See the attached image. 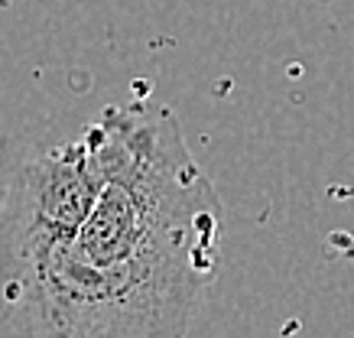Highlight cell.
<instances>
[{"instance_id":"1","label":"cell","mask_w":354,"mask_h":338,"mask_svg":"<svg viewBox=\"0 0 354 338\" xmlns=\"http://www.w3.org/2000/svg\"><path fill=\"white\" fill-rule=\"evenodd\" d=\"M95 208L62 251L0 293V338H185L218 273L221 198L179 120L118 104L88 124Z\"/></svg>"},{"instance_id":"2","label":"cell","mask_w":354,"mask_h":338,"mask_svg":"<svg viewBox=\"0 0 354 338\" xmlns=\"http://www.w3.org/2000/svg\"><path fill=\"white\" fill-rule=\"evenodd\" d=\"M97 189L101 163L88 127L75 140L7 137L0 143V293L75 238Z\"/></svg>"}]
</instances>
